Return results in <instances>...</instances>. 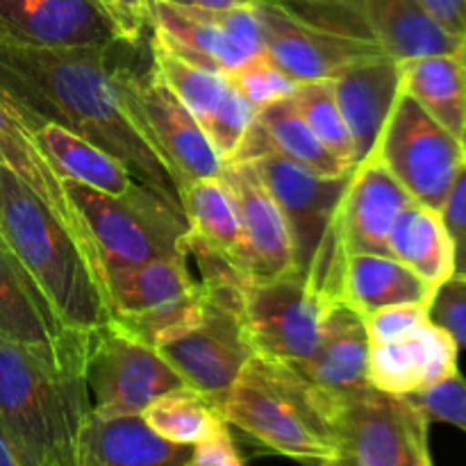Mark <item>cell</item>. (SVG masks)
I'll return each mask as SVG.
<instances>
[{
	"mask_svg": "<svg viewBox=\"0 0 466 466\" xmlns=\"http://www.w3.org/2000/svg\"><path fill=\"white\" fill-rule=\"evenodd\" d=\"M390 168L378 157L358 164L341 205V230L349 255H390V230L412 203Z\"/></svg>",
	"mask_w": 466,
	"mask_h": 466,
	"instance_id": "cell-22",
	"label": "cell"
},
{
	"mask_svg": "<svg viewBox=\"0 0 466 466\" xmlns=\"http://www.w3.org/2000/svg\"><path fill=\"white\" fill-rule=\"evenodd\" d=\"M440 212L453 244V278L466 280V162Z\"/></svg>",
	"mask_w": 466,
	"mask_h": 466,
	"instance_id": "cell-41",
	"label": "cell"
},
{
	"mask_svg": "<svg viewBox=\"0 0 466 466\" xmlns=\"http://www.w3.org/2000/svg\"><path fill=\"white\" fill-rule=\"evenodd\" d=\"M330 405L332 396L291 364L253 355L223 400V417L262 449L321 466L335 449Z\"/></svg>",
	"mask_w": 466,
	"mask_h": 466,
	"instance_id": "cell-5",
	"label": "cell"
},
{
	"mask_svg": "<svg viewBox=\"0 0 466 466\" xmlns=\"http://www.w3.org/2000/svg\"><path fill=\"white\" fill-rule=\"evenodd\" d=\"M255 12L262 25L264 55L299 85L335 80L353 64L385 55L364 32L309 21L285 3L258 0Z\"/></svg>",
	"mask_w": 466,
	"mask_h": 466,
	"instance_id": "cell-13",
	"label": "cell"
},
{
	"mask_svg": "<svg viewBox=\"0 0 466 466\" xmlns=\"http://www.w3.org/2000/svg\"><path fill=\"white\" fill-rule=\"evenodd\" d=\"M408 399L426 414L431 423H449V426L466 432V380L462 373H455L449 380L408 396Z\"/></svg>",
	"mask_w": 466,
	"mask_h": 466,
	"instance_id": "cell-37",
	"label": "cell"
},
{
	"mask_svg": "<svg viewBox=\"0 0 466 466\" xmlns=\"http://www.w3.org/2000/svg\"><path fill=\"white\" fill-rule=\"evenodd\" d=\"M332 89L353 137L358 167L376 155L382 130L403 94V68L387 55L367 59L337 76Z\"/></svg>",
	"mask_w": 466,
	"mask_h": 466,
	"instance_id": "cell-21",
	"label": "cell"
},
{
	"mask_svg": "<svg viewBox=\"0 0 466 466\" xmlns=\"http://www.w3.org/2000/svg\"><path fill=\"white\" fill-rule=\"evenodd\" d=\"M228 80L232 82L241 98L259 112V109L268 107L273 103L291 98L299 89V82L294 77L287 76L271 57L267 55H258V57L248 59L235 71L228 73Z\"/></svg>",
	"mask_w": 466,
	"mask_h": 466,
	"instance_id": "cell-35",
	"label": "cell"
},
{
	"mask_svg": "<svg viewBox=\"0 0 466 466\" xmlns=\"http://www.w3.org/2000/svg\"><path fill=\"white\" fill-rule=\"evenodd\" d=\"M296 109L305 118L314 135L335 157L355 168V144L349 126L344 121L339 105H337L332 80L300 82L296 94L291 96Z\"/></svg>",
	"mask_w": 466,
	"mask_h": 466,
	"instance_id": "cell-34",
	"label": "cell"
},
{
	"mask_svg": "<svg viewBox=\"0 0 466 466\" xmlns=\"http://www.w3.org/2000/svg\"><path fill=\"white\" fill-rule=\"evenodd\" d=\"M189 255H194L203 282V308L189 326L159 341L155 349L185 385L223 405L228 391L255 355L246 335L241 300L246 278L230 259L191 237Z\"/></svg>",
	"mask_w": 466,
	"mask_h": 466,
	"instance_id": "cell-6",
	"label": "cell"
},
{
	"mask_svg": "<svg viewBox=\"0 0 466 466\" xmlns=\"http://www.w3.org/2000/svg\"><path fill=\"white\" fill-rule=\"evenodd\" d=\"M458 349L444 328L426 321L410 335L371 344L369 385L391 396H412L431 390L460 373Z\"/></svg>",
	"mask_w": 466,
	"mask_h": 466,
	"instance_id": "cell-19",
	"label": "cell"
},
{
	"mask_svg": "<svg viewBox=\"0 0 466 466\" xmlns=\"http://www.w3.org/2000/svg\"><path fill=\"white\" fill-rule=\"evenodd\" d=\"M235 159H248L276 198L294 250V273L323 303L341 299L349 250L341 205L353 173L323 177L267 146L244 144Z\"/></svg>",
	"mask_w": 466,
	"mask_h": 466,
	"instance_id": "cell-4",
	"label": "cell"
},
{
	"mask_svg": "<svg viewBox=\"0 0 466 466\" xmlns=\"http://www.w3.org/2000/svg\"><path fill=\"white\" fill-rule=\"evenodd\" d=\"M168 3L180 5V7L205 9V12H228V9L248 7V5H255L258 0H168Z\"/></svg>",
	"mask_w": 466,
	"mask_h": 466,
	"instance_id": "cell-44",
	"label": "cell"
},
{
	"mask_svg": "<svg viewBox=\"0 0 466 466\" xmlns=\"http://www.w3.org/2000/svg\"><path fill=\"white\" fill-rule=\"evenodd\" d=\"M150 39L194 66L226 76L264 53L262 25L255 5L228 12H205L180 7L168 0H153Z\"/></svg>",
	"mask_w": 466,
	"mask_h": 466,
	"instance_id": "cell-14",
	"label": "cell"
},
{
	"mask_svg": "<svg viewBox=\"0 0 466 466\" xmlns=\"http://www.w3.org/2000/svg\"><path fill=\"white\" fill-rule=\"evenodd\" d=\"M85 382L96 417H137L155 399L185 385L155 346L107 323L89 332Z\"/></svg>",
	"mask_w": 466,
	"mask_h": 466,
	"instance_id": "cell-11",
	"label": "cell"
},
{
	"mask_svg": "<svg viewBox=\"0 0 466 466\" xmlns=\"http://www.w3.org/2000/svg\"><path fill=\"white\" fill-rule=\"evenodd\" d=\"M86 337L62 321L0 235V339L64 371L85 373Z\"/></svg>",
	"mask_w": 466,
	"mask_h": 466,
	"instance_id": "cell-16",
	"label": "cell"
},
{
	"mask_svg": "<svg viewBox=\"0 0 466 466\" xmlns=\"http://www.w3.org/2000/svg\"><path fill=\"white\" fill-rule=\"evenodd\" d=\"M387 246L391 258L435 289L453 278V244L437 209L412 200L391 226Z\"/></svg>",
	"mask_w": 466,
	"mask_h": 466,
	"instance_id": "cell-29",
	"label": "cell"
},
{
	"mask_svg": "<svg viewBox=\"0 0 466 466\" xmlns=\"http://www.w3.org/2000/svg\"><path fill=\"white\" fill-rule=\"evenodd\" d=\"M244 144L267 146V148L280 153L282 157L323 177H337L355 171L319 141V137L305 123L291 98L259 109Z\"/></svg>",
	"mask_w": 466,
	"mask_h": 466,
	"instance_id": "cell-30",
	"label": "cell"
},
{
	"mask_svg": "<svg viewBox=\"0 0 466 466\" xmlns=\"http://www.w3.org/2000/svg\"><path fill=\"white\" fill-rule=\"evenodd\" d=\"M105 291L114 326L150 346L189 326L205 296L189 253L105 271Z\"/></svg>",
	"mask_w": 466,
	"mask_h": 466,
	"instance_id": "cell-10",
	"label": "cell"
},
{
	"mask_svg": "<svg viewBox=\"0 0 466 466\" xmlns=\"http://www.w3.org/2000/svg\"><path fill=\"white\" fill-rule=\"evenodd\" d=\"M431 321L466 349V280L451 278L437 287L431 300Z\"/></svg>",
	"mask_w": 466,
	"mask_h": 466,
	"instance_id": "cell-39",
	"label": "cell"
},
{
	"mask_svg": "<svg viewBox=\"0 0 466 466\" xmlns=\"http://www.w3.org/2000/svg\"><path fill=\"white\" fill-rule=\"evenodd\" d=\"M0 466H21L16 455H14V451L9 449L7 441L3 440V435H0Z\"/></svg>",
	"mask_w": 466,
	"mask_h": 466,
	"instance_id": "cell-45",
	"label": "cell"
},
{
	"mask_svg": "<svg viewBox=\"0 0 466 466\" xmlns=\"http://www.w3.org/2000/svg\"><path fill=\"white\" fill-rule=\"evenodd\" d=\"M241 300L255 355L285 364L312 358L328 303L309 291L303 278L289 271L268 280H246Z\"/></svg>",
	"mask_w": 466,
	"mask_h": 466,
	"instance_id": "cell-15",
	"label": "cell"
},
{
	"mask_svg": "<svg viewBox=\"0 0 466 466\" xmlns=\"http://www.w3.org/2000/svg\"><path fill=\"white\" fill-rule=\"evenodd\" d=\"M255 109L241 98L239 91L232 86L228 89L226 98H223L221 107L217 109L209 123L205 126V135L212 141V146L217 148L218 157L223 159V164L232 162L237 157V153L244 146L246 135H248L250 126L255 121Z\"/></svg>",
	"mask_w": 466,
	"mask_h": 466,
	"instance_id": "cell-36",
	"label": "cell"
},
{
	"mask_svg": "<svg viewBox=\"0 0 466 466\" xmlns=\"http://www.w3.org/2000/svg\"><path fill=\"white\" fill-rule=\"evenodd\" d=\"M89 414L85 373L0 339V435L21 466H77Z\"/></svg>",
	"mask_w": 466,
	"mask_h": 466,
	"instance_id": "cell-3",
	"label": "cell"
},
{
	"mask_svg": "<svg viewBox=\"0 0 466 466\" xmlns=\"http://www.w3.org/2000/svg\"><path fill=\"white\" fill-rule=\"evenodd\" d=\"M148 44L150 57H153V64L159 76H162V80L180 98V103L194 114V118L205 130V126L217 114V109L221 107L223 98H226L228 89H230L228 76L226 73L205 71V68L185 62L177 55L168 53L167 48L155 44L150 36Z\"/></svg>",
	"mask_w": 466,
	"mask_h": 466,
	"instance_id": "cell-33",
	"label": "cell"
},
{
	"mask_svg": "<svg viewBox=\"0 0 466 466\" xmlns=\"http://www.w3.org/2000/svg\"><path fill=\"white\" fill-rule=\"evenodd\" d=\"M367 321L341 300L328 303L317 350L303 364H291L308 382L330 396L353 394L369 385Z\"/></svg>",
	"mask_w": 466,
	"mask_h": 466,
	"instance_id": "cell-23",
	"label": "cell"
},
{
	"mask_svg": "<svg viewBox=\"0 0 466 466\" xmlns=\"http://www.w3.org/2000/svg\"><path fill=\"white\" fill-rule=\"evenodd\" d=\"M0 167L14 173L66 226V230L80 244V248L85 250L86 258L91 259L96 271L105 280L98 250H96L85 218L80 217L71 196L66 194L64 177L59 176L57 168L48 159V155L36 144L30 126L5 100H0Z\"/></svg>",
	"mask_w": 466,
	"mask_h": 466,
	"instance_id": "cell-20",
	"label": "cell"
},
{
	"mask_svg": "<svg viewBox=\"0 0 466 466\" xmlns=\"http://www.w3.org/2000/svg\"><path fill=\"white\" fill-rule=\"evenodd\" d=\"M189 237L228 258L237 268L241 255V226L237 203L223 177H203L185 185L177 194Z\"/></svg>",
	"mask_w": 466,
	"mask_h": 466,
	"instance_id": "cell-31",
	"label": "cell"
},
{
	"mask_svg": "<svg viewBox=\"0 0 466 466\" xmlns=\"http://www.w3.org/2000/svg\"><path fill=\"white\" fill-rule=\"evenodd\" d=\"M373 157L390 168L417 203L437 212L444 208L446 196L466 162L462 141L408 94H400Z\"/></svg>",
	"mask_w": 466,
	"mask_h": 466,
	"instance_id": "cell-12",
	"label": "cell"
},
{
	"mask_svg": "<svg viewBox=\"0 0 466 466\" xmlns=\"http://www.w3.org/2000/svg\"><path fill=\"white\" fill-rule=\"evenodd\" d=\"M150 3L153 0H96L100 12L109 18L118 39L139 46L150 35Z\"/></svg>",
	"mask_w": 466,
	"mask_h": 466,
	"instance_id": "cell-40",
	"label": "cell"
},
{
	"mask_svg": "<svg viewBox=\"0 0 466 466\" xmlns=\"http://www.w3.org/2000/svg\"><path fill=\"white\" fill-rule=\"evenodd\" d=\"M346 5L382 53L396 62L466 48V39L441 27L419 0H346Z\"/></svg>",
	"mask_w": 466,
	"mask_h": 466,
	"instance_id": "cell-24",
	"label": "cell"
},
{
	"mask_svg": "<svg viewBox=\"0 0 466 466\" xmlns=\"http://www.w3.org/2000/svg\"><path fill=\"white\" fill-rule=\"evenodd\" d=\"M141 419L162 440L180 446H198L228 426L223 405L189 385H180L155 399Z\"/></svg>",
	"mask_w": 466,
	"mask_h": 466,
	"instance_id": "cell-32",
	"label": "cell"
},
{
	"mask_svg": "<svg viewBox=\"0 0 466 466\" xmlns=\"http://www.w3.org/2000/svg\"><path fill=\"white\" fill-rule=\"evenodd\" d=\"M64 187L89 228L103 271L189 253V223L176 196L153 185L123 198L76 180Z\"/></svg>",
	"mask_w": 466,
	"mask_h": 466,
	"instance_id": "cell-8",
	"label": "cell"
},
{
	"mask_svg": "<svg viewBox=\"0 0 466 466\" xmlns=\"http://www.w3.org/2000/svg\"><path fill=\"white\" fill-rule=\"evenodd\" d=\"M0 41L35 48H105L121 39L96 0H0Z\"/></svg>",
	"mask_w": 466,
	"mask_h": 466,
	"instance_id": "cell-18",
	"label": "cell"
},
{
	"mask_svg": "<svg viewBox=\"0 0 466 466\" xmlns=\"http://www.w3.org/2000/svg\"><path fill=\"white\" fill-rule=\"evenodd\" d=\"M139 46L123 41L114 46L112 85L130 121L168 167L180 194L189 182L221 176L223 159L194 114L162 80L153 57L141 66L137 59Z\"/></svg>",
	"mask_w": 466,
	"mask_h": 466,
	"instance_id": "cell-7",
	"label": "cell"
},
{
	"mask_svg": "<svg viewBox=\"0 0 466 466\" xmlns=\"http://www.w3.org/2000/svg\"><path fill=\"white\" fill-rule=\"evenodd\" d=\"M223 182L230 187L241 226V255L237 271L246 280H268L294 271V250L285 217L276 198L248 159L223 164Z\"/></svg>",
	"mask_w": 466,
	"mask_h": 466,
	"instance_id": "cell-17",
	"label": "cell"
},
{
	"mask_svg": "<svg viewBox=\"0 0 466 466\" xmlns=\"http://www.w3.org/2000/svg\"><path fill=\"white\" fill-rule=\"evenodd\" d=\"M185 466H246L232 441L230 426L223 428L214 437H209L203 444L194 446L189 460Z\"/></svg>",
	"mask_w": 466,
	"mask_h": 466,
	"instance_id": "cell-42",
	"label": "cell"
},
{
	"mask_svg": "<svg viewBox=\"0 0 466 466\" xmlns=\"http://www.w3.org/2000/svg\"><path fill=\"white\" fill-rule=\"evenodd\" d=\"M403 94L417 100L440 126L462 139L466 130V48L400 62Z\"/></svg>",
	"mask_w": 466,
	"mask_h": 466,
	"instance_id": "cell-28",
	"label": "cell"
},
{
	"mask_svg": "<svg viewBox=\"0 0 466 466\" xmlns=\"http://www.w3.org/2000/svg\"><path fill=\"white\" fill-rule=\"evenodd\" d=\"M419 3L451 35L466 39V0H419Z\"/></svg>",
	"mask_w": 466,
	"mask_h": 466,
	"instance_id": "cell-43",
	"label": "cell"
},
{
	"mask_svg": "<svg viewBox=\"0 0 466 466\" xmlns=\"http://www.w3.org/2000/svg\"><path fill=\"white\" fill-rule=\"evenodd\" d=\"M0 235L68 328L89 335L112 323L103 276L66 226L5 167Z\"/></svg>",
	"mask_w": 466,
	"mask_h": 466,
	"instance_id": "cell-2",
	"label": "cell"
},
{
	"mask_svg": "<svg viewBox=\"0 0 466 466\" xmlns=\"http://www.w3.org/2000/svg\"><path fill=\"white\" fill-rule=\"evenodd\" d=\"M276 3H314V5H323V3H346V0H276Z\"/></svg>",
	"mask_w": 466,
	"mask_h": 466,
	"instance_id": "cell-46",
	"label": "cell"
},
{
	"mask_svg": "<svg viewBox=\"0 0 466 466\" xmlns=\"http://www.w3.org/2000/svg\"><path fill=\"white\" fill-rule=\"evenodd\" d=\"M432 294L435 287L391 255L358 253L349 255L339 300L369 317L390 305L431 303Z\"/></svg>",
	"mask_w": 466,
	"mask_h": 466,
	"instance_id": "cell-27",
	"label": "cell"
},
{
	"mask_svg": "<svg viewBox=\"0 0 466 466\" xmlns=\"http://www.w3.org/2000/svg\"><path fill=\"white\" fill-rule=\"evenodd\" d=\"M460 141H462V146H464V153H466V130H464V135H462V139H460Z\"/></svg>",
	"mask_w": 466,
	"mask_h": 466,
	"instance_id": "cell-47",
	"label": "cell"
},
{
	"mask_svg": "<svg viewBox=\"0 0 466 466\" xmlns=\"http://www.w3.org/2000/svg\"><path fill=\"white\" fill-rule=\"evenodd\" d=\"M330 419L335 449L321 466H432L431 421L408 396H332Z\"/></svg>",
	"mask_w": 466,
	"mask_h": 466,
	"instance_id": "cell-9",
	"label": "cell"
},
{
	"mask_svg": "<svg viewBox=\"0 0 466 466\" xmlns=\"http://www.w3.org/2000/svg\"><path fill=\"white\" fill-rule=\"evenodd\" d=\"M32 135L64 180H76L91 189L109 196H121V198L139 194L148 185V182L139 180L112 153L64 130V127L41 123V126L32 127Z\"/></svg>",
	"mask_w": 466,
	"mask_h": 466,
	"instance_id": "cell-26",
	"label": "cell"
},
{
	"mask_svg": "<svg viewBox=\"0 0 466 466\" xmlns=\"http://www.w3.org/2000/svg\"><path fill=\"white\" fill-rule=\"evenodd\" d=\"M367 321L369 341L371 344H385V341H394L399 337L410 335L431 321V303H400L382 308L378 312L364 317Z\"/></svg>",
	"mask_w": 466,
	"mask_h": 466,
	"instance_id": "cell-38",
	"label": "cell"
},
{
	"mask_svg": "<svg viewBox=\"0 0 466 466\" xmlns=\"http://www.w3.org/2000/svg\"><path fill=\"white\" fill-rule=\"evenodd\" d=\"M191 451L162 440L141 414L103 419L91 412L80 437L77 466H185Z\"/></svg>",
	"mask_w": 466,
	"mask_h": 466,
	"instance_id": "cell-25",
	"label": "cell"
},
{
	"mask_svg": "<svg viewBox=\"0 0 466 466\" xmlns=\"http://www.w3.org/2000/svg\"><path fill=\"white\" fill-rule=\"evenodd\" d=\"M114 46L35 48L0 41V100L30 130L41 123L64 127L112 153L139 180L177 198L168 167L118 103L112 85Z\"/></svg>",
	"mask_w": 466,
	"mask_h": 466,
	"instance_id": "cell-1",
	"label": "cell"
}]
</instances>
